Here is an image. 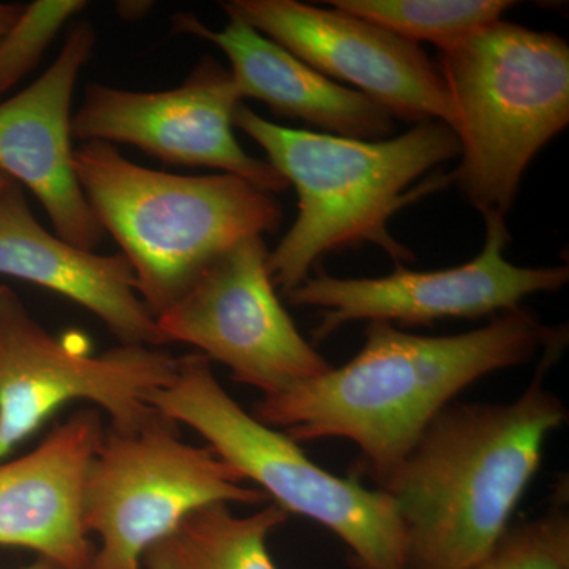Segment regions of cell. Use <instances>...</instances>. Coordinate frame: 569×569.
Listing matches in <instances>:
<instances>
[{
  "mask_svg": "<svg viewBox=\"0 0 569 569\" xmlns=\"http://www.w3.org/2000/svg\"><path fill=\"white\" fill-rule=\"evenodd\" d=\"M567 340V326L542 325L522 307L451 336L410 335L388 321H369L365 346L347 365L263 396L252 415L296 443L353 441L367 473L380 482L470 385Z\"/></svg>",
  "mask_w": 569,
  "mask_h": 569,
  "instance_id": "cell-1",
  "label": "cell"
},
{
  "mask_svg": "<svg viewBox=\"0 0 569 569\" xmlns=\"http://www.w3.org/2000/svg\"><path fill=\"white\" fill-rule=\"evenodd\" d=\"M567 342L542 351L537 373L512 402H451L377 489L391 498L407 538V569H471L511 523L563 400L545 388Z\"/></svg>",
  "mask_w": 569,
  "mask_h": 569,
  "instance_id": "cell-2",
  "label": "cell"
},
{
  "mask_svg": "<svg viewBox=\"0 0 569 569\" xmlns=\"http://www.w3.org/2000/svg\"><path fill=\"white\" fill-rule=\"evenodd\" d=\"M233 123L298 193V217L268 258L272 282L283 295L305 282L321 257L339 250L376 244L397 266L413 261V253L392 238L389 220L415 198L451 181V176L433 178L410 190L460 152L458 137L441 122L366 141L290 129L239 104Z\"/></svg>",
  "mask_w": 569,
  "mask_h": 569,
  "instance_id": "cell-3",
  "label": "cell"
},
{
  "mask_svg": "<svg viewBox=\"0 0 569 569\" xmlns=\"http://www.w3.org/2000/svg\"><path fill=\"white\" fill-rule=\"evenodd\" d=\"M73 163L86 200L121 246L156 318L220 254L282 224L276 194L234 174L151 170L100 141L82 142Z\"/></svg>",
  "mask_w": 569,
  "mask_h": 569,
  "instance_id": "cell-4",
  "label": "cell"
},
{
  "mask_svg": "<svg viewBox=\"0 0 569 569\" xmlns=\"http://www.w3.org/2000/svg\"><path fill=\"white\" fill-rule=\"evenodd\" d=\"M460 164L451 181L482 216H507L535 156L569 123V47L497 21L441 51Z\"/></svg>",
  "mask_w": 569,
  "mask_h": 569,
  "instance_id": "cell-5",
  "label": "cell"
},
{
  "mask_svg": "<svg viewBox=\"0 0 569 569\" xmlns=\"http://www.w3.org/2000/svg\"><path fill=\"white\" fill-rule=\"evenodd\" d=\"M149 406L197 430L220 459L288 515L335 533L356 569H407L406 530L391 498L358 477L329 473L293 438L247 413L217 381L208 356L179 358L173 383L153 392Z\"/></svg>",
  "mask_w": 569,
  "mask_h": 569,
  "instance_id": "cell-6",
  "label": "cell"
},
{
  "mask_svg": "<svg viewBox=\"0 0 569 569\" xmlns=\"http://www.w3.org/2000/svg\"><path fill=\"white\" fill-rule=\"evenodd\" d=\"M244 481L211 448L182 441L160 411L137 432L108 430L82 486V523L100 539L89 569H142L144 553L197 509L269 500Z\"/></svg>",
  "mask_w": 569,
  "mask_h": 569,
  "instance_id": "cell-7",
  "label": "cell"
},
{
  "mask_svg": "<svg viewBox=\"0 0 569 569\" xmlns=\"http://www.w3.org/2000/svg\"><path fill=\"white\" fill-rule=\"evenodd\" d=\"M178 365L162 347L121 343L99 356L73 350L0 284V462L74 400L107 411L114 432H137L156 417L149 397L173 383Z\"/></svg>",
  "mask_w": 569,
  "mask_h": 569,
  "instance_id": "cell-8",
  "label": "cell"
},
{
  "mask_svg": "<svg viewBox=\"0 0 569 569\" xmlns=\"http://www.w3.org/2000/svg\"><path fill=\"white\" fill-rule=\"evenodd\" d=\"M263 238L220 254L157 317L164 343L197 347L239 383L274 396L332 369L302 337L276 293Z\"/></svg>",
  "mask_w": 569,
  "mask_h": 569,
  "instance_id": "cell-9",
  "label": "cell"
},
{
  "mask_svg": "<svg viewBox=\"0 0 569 569\" xmlns=\"http://www.w3.org/2000/svg\"><path fill=\"white\" fill-rule=\"evenodd\" d=\"M486 241L473 260L440 271H410L372 279H340L318 272L284 295L291 306L321 310L313 339L321 342L351 321L426 325L447 318H482L520 307L527 296L552 293L569 280L568 266L523 268L505 257V217L488 216Z\"/></svg>",
  "mask_w": 569,
  "mask_h": 569,
  "instance_id": "cell-10",
  "label": "cell"
},
{
  "mask_svg": "<svg viewBox=\"0 0 569 569\" xmlns=\"http://www.w3.org/2000/svg\"><path fill=\"white\" fill-rule=\"evenodd\" d=\"M241 100L231 71L204 56L170 91L89 84L71 118V134L84 142L134 146L164 163L213 168L264 192H283L290 186L276 168L249 156L236 140L234 112Z\"/></svg>",
  "mask_w": 569,
  "mask_h": 569,
  "instance_id": "cell-11",
  "label": "cell"
},
{
  "mask_svg": "<svg viewBox=\"0 0 569 569\" xmlns=\"http://www.w3.org/2000/svg\"><path fill=\"white\" fill-rule=\"evenodd\" d=\"M220 7L325 77L355 86L392 118L455 127L447 82L419 43L335 7L296 0H228Z\"/></svg>",
  "mask_w": 569,
  "mask_h": 569,
  "instance_id": "cell-12",
  "label": "cell"
},
{
  "mask_svg": "<svg viewBox=\"0 0 569 569\" xmlns=\"http://www.w3.org/2000/svg\"><path fill=\"white\" fill-rule=\"evenodd\" d=\"M96 43L89 22L73 26L50 69L0 103V173L31 190L59 238L91 252L104 231L74 171L71 100Z\"/></svg>",
  "mask_w": 569,
  "mask_h": 569,
  "instance_id": "cell-13",
  "label": "cell"
},
{
  "mask_svg": "<svg viewBox=\"0 0 569 569\" xmlns=\"http://www.w3.org/2000/svg\"><path fill=\"white\" fill-rule=\"evenodd\" d=\"M104 433L100 415L82 410L28 455L0 462V546L89 569L96 549L82 523V486Z\"/></svg>",
  "mask_w": 569,
  "mask_h": 569,
  "instance_id": "cell-14",
  "label": "cell"
},
{
  "mask_svg": "<svg viewBox=\"0 0 569 569\" xmlns=\"http://www.w3.org/2000/svg\"><path fill=\"white\" fill-rule=\"evenodd\" d=\"M0 274L39 284L84 307L122 346H164L127 258L80 249L50 233L17 182L0 193Z\"/></svg>",
  "mask_w": 569,
  "mask_h": 569,
  "instance_id": "cell-15",
  "label": "cell"
},
{
  "mask_svg": "<svg viewBox=\"0 0 569 569\" xmlns=\"http://www.w3.org/2000/svg\"><path fill=\"white\" fill-rule=\"evenodd\" d=\"M174 31L211 41L231 63L242 99L260 100L283 118L301 119L336 137L387 140L395 118L369 97L325 77L246 22L230 18L213 31L194 14H176Z\"/></svg>",
  "mask_w": 569,
  "mask_h": 569,
  "instance_id": "cell-16",
  "label": "cell"
},
{
  "mask_svg": "<svg viewBox=\"0 0 569 569\" xmlns=\"http://www.w3.org/2000/svg\"><path fill=\"white\" fill-rule=\"evenodd\" d=\"M276 503L236 516L227 503L193 511L142 557V569H277L269 535L287 522Z\"/></svg>",
  "mask_w": 569,
  "mask_h": 569,
  "instance_id": "cell-17",
  "label": "cell"
},
{
  "mask_svg": "<svg viewBox=\"0 0 569 569\" xmlns=\"http://www.w3.org/2000/svg\"><path fill=\"white\" fill-rule=\"evenodd\" d=\"M328 6L415 43L429 41L447 51L500 21L516 3L509 0H331Z\"/></svg>",
  "mask_w": 569,
  "mask_h": 569,
  "instance_id": "cell-18",
  "label": "cell"
},
{
  "mask_svg": "<svg viewBox=\"0 0 569 569\" xmlns=\"http://www.w3.org/2000/svg\"><path fill=\"white\" fill-rule=\"evenodd\" d=\"M567 488L542 515L509 523L496 548L471 569H569Z\"/></svg>",
  "mask_w": 569,
  "mask_h": 569,
  "instance_id": "cell-19",
  "label": "cell"
},
{
  "mask_svg": "<svg viewBox=\"0 0 569 569\" xmlns=\"http://www.w3.org/2000/svg\"><path fill=\"white\" fill-rule=\"evenodd\" d=\"M88 7L84 0H37L0 39V96L39 66L63 26Z\"/></svg>",
  "mask_w": 569,
  "mask_h": 569,
  "instance_id": "cell-20",
  "label": "cell"
},
{
  "mask_svg": "<svg viewBox=\"0 0 569 569\" xmlns=\"http://www.w3.org/2000/svg\"><path fill=\"white\" fill-rule=\"evenodd\" d=\"M24 7L21 3H0V39L20 20Z\"/></svg>",
  "mask_w": 569,
  "mask_h": 569,
  "instance_id": "cell-21",
  "label": "cell"
},
{
  "mask_svg": "<svg viewBox=\"0 0 569 569\" xmlns=\"http://www.w3.org/2000/svg\"><path fill=\"white\" fill-rule=\"evenodd\" d=\"M152 2H119V14L127 21L140 20L152 9Z\"/></svg>",
  "mask_w": 569,
  "mask_h": 569,
  "instance_id": "cell-22",
  "label": "cell"
},
{
  "mask_svg": "<svg viewBox=\"0 0 569 569\" xmlns=\"http://www.w3.org/2000/svg\"><path fill=\"white\" fill-rule=\"evenodd\" d=\"M22 569H67L66 567H62V565L56 563V561L48 560V559H37L33 561L32 565H29V567L22 568Z\"/></svg>",
  "mask_w": 569,
  "mask_h": 569,
  "instance_id": "cell-23",
  "label": "cell"
},
{
  "mask_svg": "<svg viewBox=\"0 0 569 569\" xmlns=\"http://www.w3.org/2000/svg\"><path fill=\"white\" fill-rule=\"evenodd\" d=\"M10 183H13V181H11L9 176L0 173V193H2L3 190H6L7 187L10 186Z\"/></svg>",
  "mask_w": 569,
  "mask_h": 569,
  "instance_id": "cell-24",
  "label": "cell"
}]
</instances>
